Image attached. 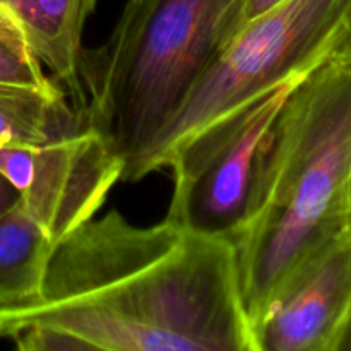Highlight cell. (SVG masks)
<instances>
[{
    "label": "cell",
    "mask_w": 351,
    "mask_h": 351,
    "mask_svg": "<svg viewBox=\"0 0 351 351\" xmlns=\"http://www.w3.org/2000/svg\"><path fill=\"white\" fill-rule=\"evenodd\" d=\"M0 339L21 351H259L235 243L167 218L119 211L55 245L40 293L0 307Z\"/></svg>",
    "instance_id": "obj_1"
},
{
    "label": "cell",
    "mask_w": 351,
    "mask_h": 351,
    "mask_svg": "<svg viewBox=\"0 0 351 351\" xmlns=\"http://www.w3.org/2000/svg\"><path fill=\"white\" fill-rule=\"evenodd\" d=\"M351 58L332 57L295 88L263 147L232 240L250 328L351 215Z\"/></svg>",
    "instance_id": "obj_2"
},
{
    "label": "cell",
    "mask_w": 351,
    "mask_h": 351,
    "mask_svg": "<svg viewBox=\"0 0 351 351\" xmlns=\"http://www.w3.org/2000/svg\"><path fill=\"white\" fill-rule=\"evenodd\" d=\"M243 0H127L110 36L81 55L86 123L123 170L151 146L235 34Z\"/></svg>",
    "instance_id": "obj_3"
},
{
    "label": "cell",
    "mask_w": 351,
    "mask_h": 351,
    "mask_svg": "<svg viewBox=\"0 0 351 351\" xmlns=\"http://www.w3.org/2000/svg\"><path fill=\"white\" fill-rule=\"evenodd\" d=\"M350 34L351 0H281L223 47L122 182L191 170L274 86L336 57Z\"/></svg>",
    "instance_id": "obj_4"
},
{
    "label": "cell",
    "mask_w": 351,
    "mask_h": 351,
    "mask_svg": "<svg viewBox=\"0 0 351 351\" xmlns=\"http://www.w3.org/2000/svg\"><path fill=\"white\" fill-rule=\"evenodd\" d=\"M0 175L21 204L57 245L105 206L123 160L96 129L72 132L31 146H0Z\"/></svg>",
    "instance_id": "obj_5"
},
{
    "label": "cell",
    "mask_w": 351,
    "mask_h": 351,
    "mask_svg": "<svg viewBox=\"0 0 351 351\" xmlns=\"http://www.w3.org/2000/svg\"><path fill=\"white\" fill-rule=\"evenodd\" d=\"M308 74H293L274 86L243 113L219 146L191 170L173 175L167 216L199 232L232 239L243 218L267 136L287 99Z\"/></svg>",
    "instance_id": "obj_6"
},
{
    "label": "cell",
    "mask_w": 351,
    "mask_h": 351,
    "mask_svg": "<svg viewBox=\"0 0 351 351\" xmlns=\"http://www.w3.org/2000/svg\"><path fill=\"white\" fill-rule=\"evenodd\" d=\"M351 332V215L264 317L259 351H341Z\"/></svg>",
    "instance_id": "obj_7"
},
{
    "label": "cell",
    "mask_w": 351,
    "mask_h": 351,
    "mask_svg": "<svg viewBox=\"0 0 351 351\" xmlns=\"http://www.w3.org/2000/svg\"><path fill=\"white\" fill-rule=\"evenodd\" d=\"M0 5L16 17L33 55L64 89L71 105L84 113L79 65L84 27L96 0H0Z\"/></svg>",
    "instance_id": "obj_8"
},
{
    "label": "cell",
    "mask_w": 351,
    "mask_h": 351,
    "mask_svg": "<svg viewBox=\"0 0 351 351\" xmlns=\"http://www.w3.org/2000/svg\"><path fill=\"white\" fill-rule=\"evenodd\" d=\"M86 123L58 84L0 82V146H31Z\"/></svg>",
    "instance_id": "obj_9"
},
{
    "label": "cell",
    "mask_w": 351,
    "mask_h": 351,
    "mask_svg": "<svg viewBox=\"0 0 351 351\" xmlns=\"http://www.w3.org/2000/svg\"><path fill=\"white\" fill-rule=\"evenodd\" d=\"M55 243L26 213L19 197L0 215V307L36 297Z\"/></svg>",
    "instance_id": "obj_10"
},
{
    "label": "cell",
    "mask_w": 351,
    "mask_h": 351,
    "mask_svg": "<svg viewBox=\"0 0 351 351\" xmlns=\"http://www.w3.org/2000/svg\"><path fill=\"white\" fill-rule=\"evenodd\" d=\"M0 82L33 86L57 84L34 55L24 53L3 43H0Z\"/></svg>",
    "instance_id": "obj_11"
},
{
    "label": "cell",
    "mask_w": 351,
    "mask_h": 351,
    "mask_svg": "<svg viewBox=\"0 0 351 351\" xmlns=\"http://www.w3.org/2000/svg\"><path fill=\"white\" fill-rule=\"evenodd\" d=\"M0 43L16 48L19 51H24V53L33 55L23 27L17 23L16 17L3 5H0Z\"/></svg>",
    "instance_id": "obj_12"
},
{
    "label": "cell",
    "mask_w": 351,
    "mask_h": 351,
    "mask_svg": "<svg viewBox=\"0 0 351 351\" xmlns=\"http://www.w3.org/2000/svg\"><path fill=\"white\" fill-rule=\"evenodd\" d=\"M280 2L281 0H243L242 9H240V14H239V21H237L235 34L239 33L240 27L245 26L247 23H250V21L256 19L257 16L264 14L266 10H269L271 7H274ZM235 34H233V36H235Z\"/></svg>",
    "instance_id": "obj_13"
},
{
    "label": "cell",
    "mask_w": 351,
    "mask_h": 351,
    "mask_svg": "<svg viewBox=\"0 0 351 351\" xmlns=\"http://www.w3.org/2000/svg\"><path fill=\"white\" fill-rule=\"evenodd\" d=\"M17 191L5 180V178L0 175V215L5 211L9 206L14 204V201L17 199Z\"/></svg>",
    "instance_id": "obj_14"
},
{
    "label": "cell",
    "mask_w": 351,
    "mask_h": 351,
    "mask_svg": "<svg viewBox=\"0 0 351 351\" xmlns=\"http://www.w3.org/2000/svg\"><path fill=\"white\" fill-rule=\"evenodd\" d=\"M346 202L351 213V147H350V165H348V177H346Z\"/></svg>",
    "instance_id": "obj_15"
},
{
    "label": "cell",
    "mask_w": 351,
    "mask_h": 351,
    "mask_svg": "<svg viewBox=\"0 0 351 351\" xmlns=\"http://www.w3.org/2000/svg\"><path fill=\"white\" fill-rule=\"evenodd\" d=\"M336 57H350L351 58V34L348 36V40L345 41V45L341 47V50L338 51Z\"/></svg>",
    "instance_id": "obj_16"
},
{
    "label": "cell",
    "mask_w": 351,
    "mask_h": 351,
    "mask_svg": "<svg viewBox=\"0 0 351 351\" xmlns=\"http://www.w3.org/2000/svg\"><path fill=\"white\" fill-rule=\"evenodd\" d=\"M343 350H351V332H350V336H348V339H346V343H345V346H343Z\"/></svg>",
    "instance_id": "obj_17"
}]
</instances>
